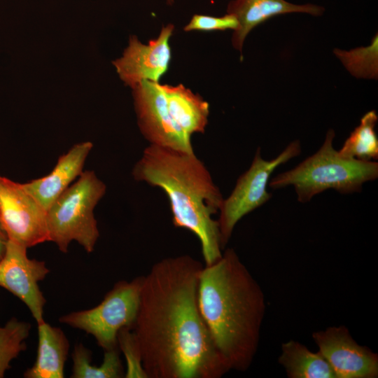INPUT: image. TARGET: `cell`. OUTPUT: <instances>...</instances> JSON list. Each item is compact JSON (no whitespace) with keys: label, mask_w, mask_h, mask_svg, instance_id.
<instances>
[{"label":"cell","mask_w":378,"mask_h":378,"mask_svg":"<svg viewBox=\"0 0 378 378\" xmlns=\"http://www.w3.org/2000/svg\"><path fill=\"white\" fill-rule=\"evenodd\" d=\"M203 267L182 255L162 259L144 276L132 330L147 378H220L230 370L200 312Z\"/></svg>","instance_id":"6da1fadb"},{"label":"cell","mask_w":378,"mask_h":378,"mask_svg":"<svg viewBox=\"0 0 378 378\" xmlns=\"http://www.w3.org/2000/svg\"><path fill=\"white\" fill-rule=\"evenodd\" d=\"M198 306L230 370L246 371L257 353L265 313L262 290L233 248L201 270Z\"/></svg>","instance_id":"7a4b0ae2"},{"label":"cell","mask_w":378,"mask_h":378,"mask_svg":"<svg viewBox=\"0 0 378 378\" xmlns=\"http://www.w3.org/2000/svg\"><path fill=\"white\" fill-rule=\"evenodd\" d=\"M132 175L135 180L166 193L174 225L197 236L205 265L222 256L218 222L212 216L219 211L223 198L194 152L150 144L135 164Z\"/></svg>","instance_id":"3957f363"},{"label":"cell","mask_w":378,"mask_h":378,"mask_svg":"<svg viewBox=\"0 0 378 378\" xmlns=\"http://www.w3.org/2000/svg\"><path fill=\"white\" fill-rule=\"evenodd\" d=\"M335 136V131L330 129L315 153L270 178L268 187L277 190L293 186L298 201L305 203L330 189L343 195L358 192L363 183L377 179L378 162L342 157L333 148Z\"/></svg>","instance_id":"277c9868"},{"label":"cell","mask_w":378,"mask_h":378,"mask_svg":"<svg viewBox=\"0 0 378 378\" xmlns=\"http://www.w3.org/2000/svg\"><path fill=\"white\" fill-rule=\"evenodd\" d=\"M105 192L106 185L94 172H83L47 209L49 241L62 253L73 241L92 253L99 237L94 209Z\"/></svg>","instance_id":"5b68a950"},{"label":"cell","mask_w":378,"mask_h":378,"mask_svg":"<svg viewBox=\"0 0 378 378\" xmlns=\"http://www.w3.org/2000/svg\"><path fill=\"white\" fill-rule=\"evenodd\" d=\"M144 276L118 281L97 306L68 313L59 321L92 335L104 351L118 348V335L132 328L139 310Z\"/></svg>","instance_id":"8992f818"},{"label":"cell","mask_w":378,"mask_h":378,"mask_svg":"<svg viewBox=\"0 0 378 378\" xmlns=\"http://www.w3.org/2000/svg\"><path fill=\"white\" fill-rule=\"evenodd\" d=\"M301 153L299 140L290 142L276 158L266 160L256 150L250 167L237 181L230 196L219 208L218 222L223 249L229 241L234 228L244 216L260 207L272 197L267 190L270 177L281 164Z\"/></svg>","instance_id":"52a82bcc"},{"label":"cell","mask_w":378,"mask_h":378,"mask_svg":"<svg viewBox=\"0 0 378 378\" xmlns=\"http://www.w3.org/2000/svg\"><path fill=\"white\" fill-rule=\"evenodd\" d=\"M46 211L24 183L0 175V225L9 240L27 248L49 241Z\"/></svg>","instance_id":"ba28073f"},{"label":"cell","mask_w":378,"mask_h":378,"mask_svg":"<svg viewBox=\"0 0 378 378\" xmlns=\"http://www.w3.org/2000/svg\"><path fill=\"white\" fill-rule=\"evenodd\" d=\"M132 89L139 127L150 144L193 153L190 136L170 115L162 85L143 80Z\"/></svg>","instance_id":"9c48e42d"},{"label":"cell","mask_w":378,"mask_h":378,"mask_svg":"<svg viewBox=\"0 0 378 378\" xmlns=\"http://www.w3.org/2000/svg\"><path fill=\"white\" fill-rule=\"evenodd\" d=\"M27 251L24 246L8 239L0 260V287L20 300L39 323L44 321L46 300L38 284L50 270L44 261L29 258Z\"/></svg>","instance_id":"30bf717a"},{"label":"cell","mask_w":378,"mask_h":378,"mask_svg":"<svg viewBox=\"0 0 378 378\" xmlns=\"http://www.w3.org/2000/svg\"><path fill=\"white\" fill-rule=\"evenodd\" d=\"M312 339L336 378L378 377L377 354L358 344L346 326H331L314 332Z\"/></svg>","instance_id":"8fae6325"},{"label":"cell","mask_w":378,"mask_h":378,"mask_svg":"<svg viewBox=\"0 0 378 378\" xmlns=\"http://www.w3.org/2000/svg\"><path fill=\"white\" fill-rule=\"evenodd\" d=\"M174 30L173 24L163 27L157 38L147 45L136 36L130 38L129 46L123 55L113 62L121 80L131 88L143 80L158 83L167 71L171 59L169 40Z\"/></svg>","instance_id":"7c38bea8"},{"label":"cell","mask_w":378,"mask_h":378,"mask_svg":"<svg viewBox=\"0 0 378 378\" xmlns=\"http://www.w3.org/2000/svg\"><path fill=\"white\" fill-rule=\"evenodd\" d=\"M92 146L90 141L74 145L59 158L55 167L48 175L24 183L27 190L46 211L83 173L85 160Z\"/></svg>","instance_id":"4fadbf2b"},{"label":"cell","mask_w":378,"mask_h":378,"mask_svg":"<svg viewBox=\"0 0 378 378\" xmlns=\"http://www.w3.org/2000/svg\"><path fill=\"white\" fill-rule=\"evenodd\" d=\"M324 10L323 7L317 5H297L285 0H232L228 4L227 12L234 15L239 24L232 35V45L241 52L248 34L255 27L273 16L290 13L319 16Z\"/></svg>","instance_id":"5bb4252c"},{"label":"cell","mask_w":378,"mask_h":378,"mask_svg":"<svg viewBox=\"0 0 378 378\" xmlns=\"http://www.w3.org/2000/svg\"><path fill=\"white\" fill-rule=\"evenodd\" d=\"M38 346L35 362L25 378H63L70 344L63 330L45 321L37 323Z\"/></svg>","instance_id":"9a60e30c"},{"label":"cell","mask_w":378,"mask_h":378,"mask_svg":"<svg viewBox=\"0 0 378 378\" xmlns=\"http://www.w3.org/2000/svg\"><path fill=\"white\" fill-rule=\"evenodd\" d=\"M169 111L174 120L189 136L203 133L208 122L209 104L182 85H162Z\"/></svg>","instance_id":"2e32d148"},{"label":"cell","mask_w":378,"mask_h":378,"mask_svg":"<svg viewBox=\"0 0 378 378\" xmlns=\"http://www.w3.org/2000/svg\"><path fill=\"white\" fill-rule=\"evenodd\" d=\"M278 360L289 378H336L331 366L318 351L313 352L298 341L284 342Z\"/></svg>","instance_id":"e0dca14e"},{"label":"cell","mask_w":378,"mask_h":378,"mask_svg":"<svg viewBox=\"0 0 378 378\" xmlns=\"http://www.w3.org/2000/svg\"><path fill=\"white\" fill-rule=\"evenodd\" d=\"M71 357L72 378L125 377L118 348L104 351L103 361L99 366L91 364L92 352L82 343L75 345Z\"/></svg>","instance_id":"ac0fdd59"},{"label":"cell","mask_w":378,"mask_h":378,"mask_svg":"<svg viewBox=\"0 0 378 378\" xmlns=\"http://www.w3.org/2000/svg\"><path fill=\"white\" fill-rule=\"evenodd\" d=\"M377 120L375 111L366 113L338 150L339 153L344 158L361 161L377 160L378 138L375 132Z\"/></svg>","instance_id":"d6986e66"},{"label":"cell","mask_w":378,"mask_h":378,"mask_svg":"<svg viewBox=\"0 0 378 378\" xmlns=\"http://www.w3.org/2000/svg\"><path fill=\"white\" fill-rule=\"evenodd\" d=\"M31 325L15 317L0 326V378L11 368V362L27 349Z\"/></svg>","instance_id":"ffe728a7"},{"label":"cell","mask_w":378,"mask_h":378,"mask_svg":"<svg viewBox=\"0 0 378 378\" xmlns=\"http://www.w3.org/2000/svg\"><path fill=\"white\" fill-rule=\"evenodd\" d=\"M334 52L353 76L357 78H377V35L373 38L369 46L350 51L335 49Z\"/></svg>","instance_id":"44dd1931"},{"label":"cell","mask_w":378,"mask_h":378,"mask_svg":"<svg viewBox=\"0 0 378 378\" xmlns=\"http://www.w3.org/2000/svg\"><path fill=\"white\" fill-rule=\"evenodd\" d=\"M118 346L123 353L127 363L125 377H146L141 364V354L132 328L122 329L118 335Z\"/></svg>","instance_id":"7402d4cb"},{"label":"cell","mask_w":378,"mask_h":378,"mask_svg":"<svg viewBox=\"0 0 378 378\" xmlns=\"http://www.w3.org/2000/svg\"><path fill=\"white\" fill-rule=\"evenodd\" d=\"M239 24L237 18L227 13L222 17H214L204 15H194L190 22L184 27L186 31H223L226 29H234L239 28Z\"/></svg>","instance_id":"603a6c76"},{"label":"cell","mask_w":378,"mask_h":378,"mask_svg":"<svg viewBox=\"0 0 378 378\" xmlns=\"http://www.w3.org/2000/svg\"><path fill=\"white\" fill-rule=\"evenodd\" d=\"M8 241L7 234L0 225V260L6 252Z\"/></svg>","instance_id":"cb8c5ba5"},{"label":"cell","mask_w":378,"mask_h":378,"mask_svg":"<svg viewBox=\"0 0 378 378\" xmlns=\"http://www.w3.org/2000/svg\"><path fill=\"white\" fill-rule=\"evenodd\" d=\"M168 4H172L174 0H167Z\"/></svg>","instance_id":"d4e9b609"}]
</instances>
